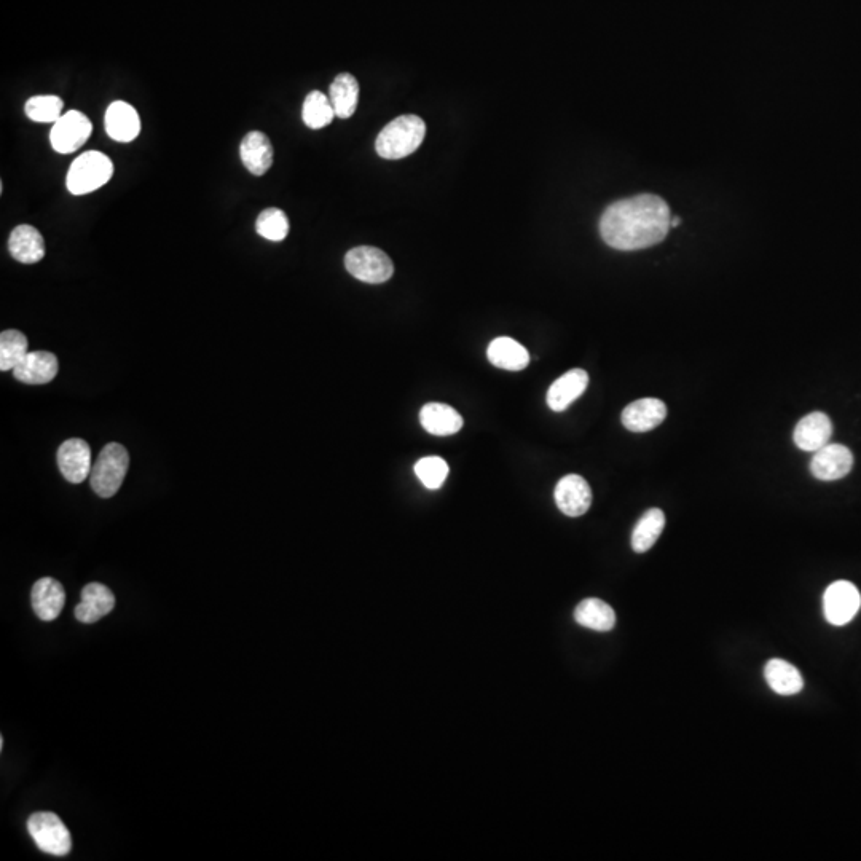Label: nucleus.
<instances>
[{"label":"nucleus","instance_id":"obj_9","mask_svg":"<svg viewBox=\"0 0 861 861\" xmlns=\"http://www.w3.org/2000/svg\"><path fill=\"white\" fill-rule=\"evenodd\" d=\"M852 468H854V453L842 444H826L825 447L814 452V458L810 461L812 476L823 482L842 479L852 471Z\"/></svg>","mask_w":861,"mask_h":861},{"label":"nucleus","instance_id":"obj_24","mask_svg":"<svg viewBox=\"0 0 861 861\" xmlns=\"http://www.w3.org/2000/svg\"><path fill=\"white\" fill-rule=\"evenodd\" d=\"M574 621L587 629L610 632L616 624V614L613 608L600 598H586L576 606Z\"/></svg>","mask_w":861,"mask_h":861},{"label":"nucleus","instance_id":"obj_32","mask_svg":"<svg viewBox=\"0 0 861 861\" xmlns=\"http://www.w3.org/2000/svg\"><path fill=\"white\" fill-rule=\"evenodd\" d=\"M680 224V217H672V219H670V229H677V227H680Z\"/></svg>","mask_w":861,"mask_h":861},{"label":"nucleus","instance_id":"obj_22","mask_svg":"<svg viewBox=\"0 0 861 861\" xmlns=\"http://www.w3.org/2000/svg\"><path fill=\"white\" fill-rule=\"evenodd\" d=\"M764 677L772 691L780 696H795L803 691L804 678L795 665L782 659H771L764 667Z\"/></svg>","mask_w":861,"mask_h":861},{"label":"nucleus","instance_id":"obj_2","mask_svg":"<svg viewBox=\"0 0 861 861\" xmlns=\"http://www.w3.org/2000/svg\"><path fill=\"white\" fill-rule=\"evenodd\" d=\"M426 136L423 118L417 115H402L380 131L375 150L385 160H399L417 152Z\"/></svg>","mask_w":861,"mask_h":861},{"label":"nucleus","instance_id":"obj_16","mask_svg":"<svg viewBox=\"0 0 861 861\" xmlns=\"http://www.w3.org/2000/svg\"><path fill=\"white\" fill-rule=\"evenodd\" d=\"M587 385H589V375L586 370H568L567 374L557 378L547 391V405L554 412H563L576 399L581 398L582 393L587 390Z\"/></svg>","mask_w":861,"mask_h":861},{"label":"nucleus","instance_id":"obj_10","mask_svg":"<svg viewBox=\"0 0 861 861\" xmlns=\"http://www.w3.org/2000/svg\"><path fill=\"white\" fill-rule=\"evenodd\" d=\"M554 496L557 508L568 517L584 516L592 504V490L586 479L578 474L560 479Z\"/></svg>","mask_w":861,"mask_h":861},{"label":"nucleus","instance_id":"obj_26","mask_svg":"<svg viewBox=\"0 0 861 861\" xmlns=\"http://www.w3.org/2000/svg\"><path fill=\"white\" fill-rule=\"evenodd\" d=\"M665 528V514L661 509L646 511L633 528L632 549L638 554L648 552L656 544Z\"/></svg>","mask_w":861,"mask_h":861},{"label":"nucleus","instance_id":"obj_27","mask_svg":"<svg viewBox=\"0 0 861 861\" xmlns=\"http://www.w3.org/2000/svg\"><path fill=\"white\" fill-rule=\"evenodd\" d=\"M334 117L335 111L329 96L321 91H311L303 103V123L311 130H321L324 126L331 125Z\"/></svg>","mask_w":861,"mask_h":861},{"label":"nucleus","instance_id":"obj_29","mask_svg":"<svg viewBox=\"0 0 861 861\" xmlns=\"http://www.w3.org/2000/svg\"><path fill=\"white\" fill-rule=\"evenodd\" d=\"M63 99L53 95L32 96L24 106V112L37 123H56L63 117Z\"/></svg>","mask_w":861,"mask_h":861},{"label":"nucleus","instance_id":"obj_20","mask_svg":"<svg viewBox=\"0 0 861 861\" xmlns=\"http://www.w3.org/2000/svg\"><path fill=\"white\" fill-rule=\"evenodd\" d=\"M106 131L114 141H134L141 131L138 112L128 103L115 101L106 112Z\"/></svg>","mask_w":861,"mask_h":861},{"label":"nucleus","instance_id":"obj_25","mask_svg":"<svg viewBox=\"0 0 861 861\" xmlns=\"http://www.w3.org/2000/svg\"><path fill=\"white\" fill-rule=\"evenodd\" d=\"M329 99L334 107L335 117L342 120L353 117L359 101V83L356 77L346 72L337 75L329 90Z\"/></svg>","mask_w":861,"mask_h":861},{"label":"nucleus","instance_id":"obj_5","mask_svg":"<svg viewBox=\"0 0 861 861\" xmlns=\"http://www.w3.org/2000/svg\"><path fill=\"white\" fill-rule=\"evenodd\" d=\"M31 838L42 852L55 857H64L72 850L71 833L63 820L52 812H37L28 820Z\"/></svg>","mask_w":861,"mask_h":861},{"label":"nucleus","instance_id":"obj_30","mask_svg":"<svg viewBox=\"0 0 861 861\" xmlns=\"http://www.w3.org/2000/svg\"><path fill=\"white\" fill-rule=\"evenodd\" d=\"M289 219L278 208L264 209L257 217L256 230L268 241H283L289 235Z\"/></svg>","mask_w":861,"mask_h":861},{"label":"nucleus","instance_id":"obj_23","mask_svg":"<svg viewBox=\"0 0 861 861\" xmlns=\"http://www.w3.org/2000/svg\"><path fill=\"white\" fill-rule=\"evenodd\" d=\"M487 356L488 361L492 362L493 366L498 367V369L511 370V372L523 370L530 364V353H528L527 348L520 345L516 340L509 339V337L493 340L488 345Z\"/></svg>","mask_w":861,"mask_h":861},{"label":"nucleus","instance_id":"obj_4","mask_svg":"<svg viewBox=\"0 0 861 861\" xmlns=\"http://www.w3.org/2000/svg\"><path fill=\"white\" fill-rule=\"evenodd\" d=\"M114 165L107 155L90 150L75 158L67 173V190L72 195H87L111 181Z\"/></svg>","mask_w":861,"mask_h":861},{"label":"nucleus","instance_id":"obj_6","mask_svg":"<svg viewBox=\"0 0 861 861\" xmlns=\"http://www.w3.org/2000/svg\"><path fill=\"white\" fill-rule=\"evenodd\" d=\"M345 267L353 278L369 284L385 283L394 273L390 257L372 246H359L346 252Z\"/></svg>","mask_w":861,"mask_h":861},{"label":"nucleus","instance_id":"obj_14","mask_svg":"<svg viewBox=\"0 0 861 861\" xmlns=\"http://www.w3.org/2000/svg\"><path fill=\"white\" fill-rule=\"evenodd\" d=\"M667 417V407L659 399H638L622 412V425L632 433H646L657 428Z\"/></svg>","mask_w":861,"mask_h":861},{"label":"nucleus","instance_id":"obj_1","mask_svg":"<svg viewBox=\"0 0 861 861\" xmlns=\"http://www.w3.org/2000/svg\"><path fill=\"white\" fill-rule=\"evenodd\" d=\"M670 219L667 203L645 193L608 206L600 219V235L613 249L637 251L664 241Z\"/></svg>","mask_w":861,"mask_h":861},{"label":"nucleus","instance_id":"obj_28","mask_svg":"<svg viewBox=\"0 0 861 861\" xmlns=\"http://www.w3.org/2000/svg\"><path fill=\"white\" fill-rule=\"evenodd\" d=\"M28 337L23 332L8 329L0 334V370L15 369L28 351Z\"/></svg>","mask_w":861,"mask_h":861},{"label":"nucleus","instance_id":"obj_12","mask_svg":"<svg viewBox=\"0 0 861 861\" xmlns=\"http://www.w3.org/2000/svg\"><path fill=\"white\" fill-rule=\"evenodd\" d=\"M833 436V423L830 417L823 412L809 413L799 420L795 428V444L804 452H817V450L830 444Z\"/></svg>","mask_w":861,"mask_h":861},{"label":"nucleus","instance_id":"obj_11","mask_svg":"<svg viewBox=\"0 0 861 861\" xmlns=\"http://www.w3.org/2000/svg\"><path fill=\"white\" fill-rule=\"evenodd\" d=\"M56 458H58L59 471L67 482L82 484L83 480L90 477L93 469L91 449L83 439H69L63 442Z\"/></svg>","mask_w":861,"mask_h":861},{"label":"nucleus","instance_id":"obj_7","mask_svg":"<svg viewBox=\"0 0 861 861\" xmlns=\"http://www.w3.org/2000/svg\"><path fill=\"white\" fill-rule=\"evenodd\" d=\"M861 606V595L849 581H836L825 590L823 613L833 626H846L857 616Z\"/></svg>","mask_w":861,"mask_h":861},{"label":"nucleus","instance_id":"obj_19","mask_svg":"<svg viewBox=\"0 0 861 861\" xmlns=\"http://www.w3.org/2000/svg\"><path fill=\"white\" fill-rule=\"evenodd\" d=\"M8 251L21 264H37L45 257L44 236L32 225H18L8 238Z\"/></svg>","mask_w":861,"mask_h":861},{"label":"nucleus","instance_id":"obj_18","mask_svg":"<svg viewBox=\"0 0 861 861\" xmlns=\"http://www.w3.org/2000/svg\"><path fill=\"white\" fill-rule=\"evenodd\" d=\"M241 162L254 176H264L273 165V146L267 134L251 131L244 136L240 146Z\"/></svg>","mask_w":861,"mask_h":861},{"label":"nucleus","instance_id":"obj_17","mask_svg":"<svg viewBox=\"0 0 861 861\" xmlns=\"http://www.w3.org/2000/svg\"><path fill=\"white\" fill-rule=\"evenodd\" d=\"M115 597L109 587L91 582L83 587L82 602L75 608V618L82 624H95L114 610Z\"/></svg>","mask_w":861,"mask_h":861},{"label":"nucleus","instance_id":"obj_8","mask_svg":"<svg viewBox=\"0 0 861 861\" xmlns=\"http://www.w3.org/2000/svg\"><path fill=\"white\" fill-rule=\"evenodd\" d=\"M91 131L93 125L87 115L69 111L53 125L50 142L58 154H72L88 141Z\"/></svg>","mask_w":861,"mask_h":861},{"label":"nucleus","instance_id":"obj_31","mask_svg":"<svg viewBox=\"0 0 861 861\" xmlns=\"http://www.w3.org/2000/svg\"><path fill=\"white\" fill-rule=\"evenodd\" d=\"M415 474L426 488L437 490L444 485L445 479L449 476V464L439 457L421 458L415 464Z\"/></svg>","mask_w":861,"mask_h":861},{"label":"nucleus","instance_id":"obj_13","mask_svg":"<svg viewBox=\"0 0 861 861\" xmlns=\"http://www.w3.org/2000/svg\"><path fill=\"white\" fill-rule=\"evenodd\" d=\"M59 362L50 351H32L13 369L16 380L26 385H47L58 375Z\"/></svg>","mask_w":861,"mask_h":861},{"label":"nucleus","instance_id":"obj_15","mask_svg":"<svg viewBox=\"0 0 861 861\" xmlns=\"http://www.w3.org/2000/svg\"><path fill=\"white\" fill-rule=\"evenodd\" d=\"M32 610L42 621H55L63 611L66 592L61 582L53 578H42L32 586Z\"/></svg>","mask_w":861,"mask_h":861},{"label":"nucleus","instance_id":"obj_21","mask_svg":"<svg viewBox=\"0 0 861 861\" xmlns=\"http://www.w3.org/2000/svg\"><path fill=\"white\" fill-rule=\"evenodd\" d=\"M420 423L429 434L452 436L463 428V418L457 410L447 404L431 402L420 410Z\"/></svg>","mask_w":861,"mask_h":861},{"label":"nucleus","instance_id":"obj_3","mask_svg":"<svg viewBox=\"0 0 861 861\" xmlns=\"http://www.w3.org/2000/svg\"><path fill=\"white\" fill-rule=\"evenodd\" d=\"M128 468H130L128 450L117 442L107 444L91 469V488L101 498H112L122 487Z\"/></svg>","mask_w":861,"mask_h":861}]
</instances>
